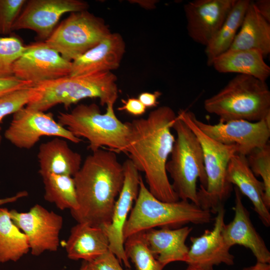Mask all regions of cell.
Here are the masks:
<instances>
[{"instance_id": "9a60e30c", "label": "cell", "mask_w": 270, "mask_h": 270, "mask_svg": "<svg viewBox=\"0 0 270 270\" xmlns=\"http://www.w3.org/2000/svg\"><path fill=\"white\" fill-rule=\"evenodd\" d=\"M122 166L124 175V184L116 200L111 222L102 228L108 238L110 250L120 263L130 268V264L124 252L123 230L133 203L138 197L142 176L129 158L124 162Z\"/></svg>"}, {"instance_id": "f35d334b", "label": "cell", "mask_w": 270, "mask_h": 270, "mask_svg": "<svg viewBox=\"0 0 270 270\" xmlns=\"http://www.w3.org/2000/svg\"><path fill=\"white\" fill-rule=\"evenodd\" d=\"M2 142V136H0V144ZM28 196V193L26 190L20 191L16 193L14 196L4 198H0V206L8 203L14 202L18 199Z\"/></svg>"}, {"instance_id": "d6a6232c", "label": "cell", "mask_w": 270, "mask_h": 270, "mask_svg": "<svg viewBox=\"0 0 270 270\" xmlns=\"http://www.w3.org/2000/svg\"><path fill=\"white\" fill-rule=\"evenodd\" d=\"M26 0H0V34L12 33Z\"/></svg>"}, {"instance_id": "e575fe53", "label": "cell", "mask_w": 270, "mask_h": 270, "mask_svg": "<svg viewBox=\"0 0 270 270\" xmlns=\"http://www.w3.org/2000/svg\"><path fill=\"white\" fill-rule=\"evenodd\" d=\"M34 86V84L31 82L21 80L14 76L0 78V97Z\"/></svg>"}, {"instance_id": "d590c367", "label": "cell", "mask_w": 270, "mask_h": 270, "mask_svg": "<svg viewBox=\"0 0 270 270\" xmlns=\"http://www.w3.org/2000/svg\"><path fill=\"white\" fill-rule=\"evenodd\" d=\"M122 102L123 105L118 108V110H124L135 116H141L146 112V106L138 98H129L126 100L122 99Z\"/></svg>"}, {"instance_id": "7a4b0ae2", "label": "cell", "mask_w": 270, "mask_h": 270, "mask_svg": "<svg viewBox=\"0 0 270 270\" xmlns=\"http://www.w3.org/2000/svg\"><path fill=\"white\" fill-rule=\"evenodd\" d=\"M73 178L78 204L77 210L70 212L73 218L92 226H108L124 178L116 153L102 148L92 152Z\"/></svg>"}, {"instance_id": "ffe728a7", "label": "cell", "mask_w": 270, "mask_h": 270, "mask_svg": "<svg viewBox=\"0 0 270 270\" xmlns=\"http://www.w3.org/2000/svg\"><path fill=\"white\" fill-rule=\"evenodd\" d=\"M192 230L188 226L154 228L143 232V236L152 254L165 266L174 262H186L189 248L186 241Z\"/></svg>"}, {"instance_id": "d4e9b609", "label": "cell", "mask_w": 270, "mask_h": 270, "mask_svg": "<svg viewBox=\"0 0 270 270\" xmlns=\"http://www.w3.org/2000/svg\"><path fill=\"white\" fill-rule=\"evenodd\" d=\"M229 50H254L266 56L270 53V22L257 11L251 1L242 25Z\"/></svg>"}, {"instance_id": "4fadbf2b", "label": "cell", "mask_w": 270, "mask_h": 270, "mask_svg": "<svg viewBox=\"0 0 270 270\" xmlns=\"http://www.w3.org/2000/svg\"><path fill=\"white\" fill-rule=\"evenodd\" d=\"M71 67L72 62L42 41L26 46V51L15 62L13 72L16 78L36 85L68 76Z\"/></svg>"}, {"instance_id": "484cf974", "label": "cell", "mask_w": 270, "mask_h": 270, "mask_svg": "<svg viewBox=\"0 0 270 270\" xmlns=\"http://www.w3.org/2000/svg\"><path fill=\"white\" fill-rule=\"evenodd\" d=\"M250 0H236L219 30L206 46L208 65L230 49L242 25Z\"/></svg>"}, {"instance_id": "cb8c5ba5", "label": "cell", "mask_w": 270, "mask_h": 270, "mask_svg": "<svg viewBox=\"0 0 270 270\" xmlns=\"http://www.w3.org/2000/svg\"><path fill=\"white\" fill-rule=\"evenodd\" d=\"M262 53L254 50H228L213 61L212 66L220 73L246 75L266 82L270 67Z\"/></svg>"}, {"instance_id": "44dd1931", "label": "cell", "mask_w": 270, "mask_h": 270, "mask_svg": "<svg viewBox=\"0 0 270 270\" xmlns=\"http://www.w3.org/2000/svg\"><path fill=\"white\" fill-rule=\"evenodd\" d=\"M226 179L250 200L262 224L269 227L270 213L264 202V184L251 170L246 156L237 153L233 155L228 164Z\"/></svg>"}, {"instance_id": "7c38bea8", "label": "cell", "mask_w": 270, "mask_h": 270, "mask_svg": "<svg viewBox=\"0 0 270 270\" xmlns=\"http://www.w3.org/2000/svg\"><path fill=\"white\" fill-rule=\"evenodd\" d=\"M10 214L14 224L27 236L32 255L39 256L46 251H57L63 226L60 215L39 204L27 212L12 210Z\"/></svg>"}, {"instance_id": "4dcf8cb0", "label": "cell", "mask_w": 270, "mask_h": 270, "mask_svg": "<svg viewBox=\"0 0 270 270\" xmlns=\"http://www.w3.org/2000/svg\"><path fill=\"white\" fill-rule=\"evenodd\" d=\"M26 49L18 36L0 38V78L14 76V65Z\"/></svg>"}, {"instance_id": "8992f818", "label": "cell", "mask_w": 270, "mask_h": 270, "mask_svg": "<svg viewBox=\"0 0 270 270\" xmlns=\"http://www.w3.org/2000/svg\"><path fill=\"white\" fill-rule=\"evenodd\" d=\"M57 118L58 122L74 136L87 139L92 152L106 147L116 154L126 153L128 126L118 118L114 105H108L106 112L102 114L96 104H80L70 112H60Z\"/></svg>"}, {"instance_id": "52a82bcc", "label": "cell", "mask_w": 270, "mask_h": 270, "mask_svg": "<svg viewBox=\"0 0 270 270\" xmlns=\"http://www.w3.org/2000/svg\"><path fill=\"white\" fill-rule=\"evenodd\" d=\"M172 128L176 134L166 171L172 179V188L180 200L199 206L196 183L206 188L207 178L202 148L196 136L176 115Z\"/></svg>"}, {"instance_id": "7402d4cb", "label": "cell", "mask_w": 270, "mask_h": 270, "mask_svg": "<svg viewBox=\"0 0 270 270\" xmlns=\"http://www.w3.org/2000/svg\"><path fill=\"white\" fill-rule=\"evenodd\" d=\"M64 246L70 259L88 262L110 250L109 241L103 229L84 223H78L71 228Z\"/></svg>"}, {"instance_id": "4316f807", "label": "cell", "mask_w": 270, "mask_h": 270, "mask_svg": "<svg viewBox=\"0 0 270 270\" xmlns=\"http://www.w3.org/2000/svg\"><path fill=\"white\" fill-rule=\"evenodd\" d=\"M30 250L28 238L12 222L10 210L0 208V263L16 262Z\"/></svg>"}, {"instance_id": "b9f144b4", "label": "cell", "mask_w": 270, "mask_h": 270, "mask_svg": "<svg viewBox=\"0 0 270 270\" xmlns=\"http://www.w3.org/2000/svg\"><path fill=\"white\" fill-rule=\"evenodd\" d=\"M189 266L190 267V270H214L213 268H197L191 266Z\"/></svg>"}, {"instance_id": "e0dca14e", "label": "cell", "mask_w": 270, "mask_h": 270, "mask_svg": "<svg viewBox=\"0 0 270 270\" xmlns=\"http://www.w3.org/2000/svg\"><path fill=\"white\" fill-rule=\"evenodd\" d=\"M214 228L206 230L199 236L190 238L187 260L188 266L197 268H214L222 264H234V257L230 252V248L226 244L222 234L224 224L225 209L220 205L216 213Z\"/></svg>"}, {"instance_id": "5b68a950", "label": "cell", "mask_w": 270, "mask_h": 270, "mask_svg": "<svg viewBox=\"0 0 270 270\" xmlns=\"http://www.w3.org/2000/svg\"><path fill=\"white\" fill-rule=\"evenodd\" d=\"M205 110L219 122H258L270 116V91L266 82L236 74L218 92L206 99Z\"/></svg>"}, {"instance_id": "60d3db41", "label": "cell", "mask_w": 270, "mask_h": 270, "mask_svg": "<svg viewBox=\"0 0 270 270\" xmlns=\"http://www.w3.org/2000/svg\"><path fill=\"white\" fill-rule=\"evenodd\" d=\"M80 270H91V269L88 263L87 262L84 261Z\"/></svg>"}, {"instance_id": "2e32d148", "label": "cell", "mask_w": 270, "mask_h": 270, "mask_svg": "<svg viewBox=\"0 0 270 270\" xmlns=\"http://www.w3.org/2000/svg\"><path fill=\"white\" fill-rule=\"evenodd\" d=\"M236 0H194L184 10L188 35L205 47L220 28Z\"/></svg>"}, {"instance_id": "ba28073f", "label": "cell", "mask_w": 270, "mask_h": 270, "mask_svg": "<svg viewBox=\"0 0 270 270\" xmlns=\"http://www.w3.org/2000/svg\"><path fill=\"white\" fill-rule=\"evenodd\" d=\"M193 114L190 110H180L177 116L194 132L202 148L207 186L206 188L200 186L198 189L199 206L216 214L232 190V184L226 179V172L230 158L237 153V148L234 145L222 144L202 132L194 122Z\"/></svg>"}, {"instance_id": "277c9868", "label": "cell", "mask_w": 270, "mask_h": 270, "mask_svg": "<svg viewBox=\"0 0 270 270\" xmlns=\"http://www.w3.org/2000/svg\"><path fill=\"white\" fill-rule=\"evenodd\" d=\"M210 211L188 200L164 202L154 196L142 178L135 204L123 230L125 240L130 236L156 227L176 228L192 223L204 224L212 219Z\"/></svg>"}, {"instance_id": "f546056e", "label": "cell", "mask_w": 270, "mask_h": 270, "mask_svg": "<svg viewBox=\"0 0 270 270\" xmlns=\"http://www.w3.org/2000/svg\"><path fill=\"white\" fill-rule=\"evenodd\" d=\"M251 170L256 176H260L264 186V202L270 208V145L256 148L246 156Z\"/></svg>"}, {"instance_id": "ab89813d", "label": "cell", "mask_w": 270, "mask_h": 270, "mask_svg": "<svg viewBox=\"0 0 270 270\" xmlns=\"http://www.w3.org/2000/svg\"><path fill=\"white\" fill-rule=\"evenodd\" d=\"M242 270H270V264L256 262L254 265L244 268Z\"/></svg>"}, {"instance_id": "f1b7e54d", "label": "cell", "mask_w": 270, "mask_h": 270, "mask_svg": "<svg viewBox=\"0 0 270 270\" xmlns=\"http://www.w3.org/2000/svg\"><path fill=\"white\" fill-rule=\"evenodd\" d=\"M124 252L136 270H162L164 268L155 258L144 240L143 232L128 237L124 242Z\"/></svg>"}, {"instance_id": "836d02e7", "label": "cell", "mask_w": 270, "mask_h": 270, "mask_svg": "<svg viewBox=\"0 0 270 270\" xmlns=\"http://www.w3.org/2000/svg\"><path fill=\"white\" fill-rule=\"evenodd\" d=\"M88 262L91 270H124L118 260L110 250Z\"/></svg>"}, {"instance_id": "3957f363", "label": "cell", "mask_w": 270, "mask_h": 270, "mask_svg": "<svg viewBox=\"0 0 270 270\" xmlns=\"http://www.w3.org/2000/svg\"><path fill=\"white\" fill-rule=\"evenodd\" d=\"M117 77L111 72L67 76L34 86L36 94L26 107L45 112L58 104L66 108L86 98H98L101 106L114 105L118 98Z\"/></svg>"}, {"instance_id": "83f0119b", "label": "cell", "mask_w": 270, "mask_h": 270, "mask_svg": "<svg viewBox=\"0 0 270 270\" xmlns=\"http://www.w3.org/2000/svg\"><path fill=\"white\" fill-rule=\"evenodd\" d=\"M44 200L54 203L60 210L78 208L74 181L72 176L50 174L42 177Z\"/></svg>"}, {"instance_id": "8fae6325", "label": "cell", "mask_w": 270, "mask_h": 270, "mask_svg": "<svg viewBox=\"0 0 270 270\" xmlns=\"http://www.w3.org/2000/svg\"><path fill=\"white\" fill-rule=\"evenodd\" d=\"M192 119L202 132L213 139L224 144L236 146L238 154L246 156L269 143L270 116L258 122L233 120L216 124L202 122L194 113Z\"/></svg>"}, {"instance_id": "603a6c76", "label": "cell", "mask_w": 270, "mask_h": 270, "mask_svg": "<svg viewBox=\"0 0 270 270\" xmlns=\"http://www.w3.org/2000/svg\"><path fill=\"white\" fill-rule=\"evenodd\" d=\"M38 158V173L42 177L50 174L73 177L82 166L80 154L73 151L65 140L58 137L40 146Z\"/></svg>"}, {"instance_id": "9c48e42d", "label": "cell", "mask_w": 270, "mask_h": 270, "mask_svg": "<svg viewBox=\"0 0 270 270\" xmlns=\"http://www.w3.org/2000/svg\"><path fill=\"white\" fill-rule=\"evenodd\" d=\"M110 33L102 18L84 10L71 12L44 42L63 58L72 62Z\"/></svg>"}, {"instance_id": "30bf717a", "label": "cell", "mask_w": 270, "mask_h": 270, "mask_svg": "<svg viewBox=\"0 0 270 270\" xmlns=\"http://www.w3.org/2000/svg\"><path fill=\"white\" fill-rule=\"evenodd\" d=\"M43 136L68 140L74 144L82 140L74 136L54 118L51 112L24 107L13 114L12 119L4 132V136L20 148L30 149Z\"/></svg>"}, {"instance_id": "74e56055", "label": "cell", "mask_w": 270, "mask_h": 270, "mask_svg": "<svg viewBox=\"0 0 270 270\" xmlns=\"http://www.w3.org/2000/svg\"><path fill=\"white\" fill-rule=\"evenodd\" d=\"M253 2L259 14L270 22V0H257L253 1Z\"/></svg>"}, {"instance_id": "7bdbcfd3", "label": "cell", "mask_w": 270, "mask_h": 270, "mask_svg": "<svg viewBox=\"0 0 270 270\" xmlns=\"http://www.w3.org/2000/svg\"><path fill=\"white\" fill-rule=\"evenodd\" d=\"M186 270H190V267L189 266H188Z\"/></svg>"}, {"instance_id": "6da1fadb", "label": "cell", "mask_w": 270, "mask_h": 270, "mask_svg": "<svg viewBox=\"0 0 270 270\" xmlns=\"http://www.w3.org/2000/svg\"><path fill=\"white\" fill-rule=\"evenodd\" d=\"M176 118L173 110L164 106L146 118L126 122L129 132L126 154L137 170L144 173L150 192L164 202L180 200L166 168L176 139L171 129Z\"/></svg>"}, {"instance_id": "ac0fdd59", "label": "cell", "mask_w": 270, "mask_h": 270, "mask_svg": "<svg viewBox=\"0 0 270 270\" xmlns=\"http://www.w3.org/2000/svg\"><path fill=\"white\" fill-rule=\"evenodd\" d=\"M234 218L230 223L224 224L222 234L226 244L230 248L240 245L248 248L256 262L270 264V252L265 242L256 230L250 218L249 212L242 202V194L234 187Z\"/></svg>"}, {"instance_id": "8d00e7d4", "label": "cell", "mask_w": 270, "mask_h": 270, "mask_svg": "<svg viewBox=\"0 0 270 270\" xmlns=\"http://www.w3.org/2000/svg\"><path fill=\"white\" fill-rule=\"evenodd\" d=\"M162 93L156 91L154 93L144 92L139 94L138 99L146 106V108L156 107L158 104V98Z\"/></svg>"}, {"instance_id": "1f68e13d", "label": "cell", "mask_w": 270, "mask_h": 270, "mask_svg": "<svg viewBox=\"0 0 270 270\" xmlns=\"http://www.w3.org/2000/svg\"><path fill=\"white\" fill-rule=\"evenodd\" d=\"M36 94L34 86L20 90L0 97V124L7 116L14 114L24 108L32 99Z\"/></svg>"}, {"instance_id": "d6986e66", "label": "cell", "mask_w": 270, "mask_h": 270, "mask_svg": "<svg viewBox=\"0 0 270 270\" xmlns=\"http://www.w3.org/2000/svg\"><path fill=\"white\" fill-rule=\"evenodd\" d=\"M122 36L110 33L98 44L72 62L69 76L111 72L118 68L125 52Z\"/></svg>"}, {"instance_id": "5bb4252c", "label": "cell", "mask_w": 270, "mask_h": 270, "mask_svg": "<svg viewBox=\"0 0 270 270\" xmlns=\"http://www.w3.org/2000/svg\"><path fill=\"white\" fill-rule=\"evenodd\" d=\"M88 6L86 2L80 0H26L12 31L32 30L38 39L45 42L64 14L87 10Z\"/></svg>"}]
</instances>
